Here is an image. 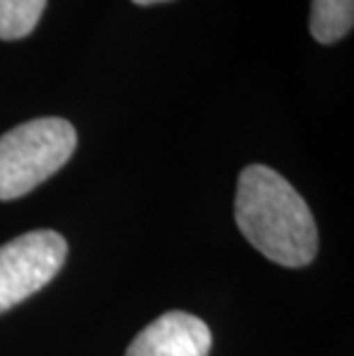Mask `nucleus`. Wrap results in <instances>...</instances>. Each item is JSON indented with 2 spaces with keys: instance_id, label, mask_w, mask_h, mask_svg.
<instances>
[{
  "instance_id": "f03ea898",
  "label": "nucleus",
  "mask_w": 354,
  "mask_h": 356,
  "mask_svg": "<svg viewBox=\"0 0 354 356\" xmlns=\"http://www.w3.org/2000/svg\"><path fill=\"white\" fill-rule=\"evenodd\" d=\"M77 129L63 118H37L0 136V200L44 184L77 149Z\"/></svg>"
},
{
  "instance_id": "20e7f679",
  "label": "nucleus",
  "mask_w": 354,
  "mask_h": 356,
  "mask_svg": "<svg viewBox=\"0 0 354 356\" xmlns=\"http://www.w3.org/2000/svg\"><path fill=\"white\" fill-rule=\"evenodd\" d=\"M212 331L200 317L170 310L131 340L124 356H207Z\"/></svg>"
},
{
  "instance_id": "423d86ee",
  "label": "nucleus",
  "mask_w": 354,
  "mask_h": 356,
  "mask_svg": "<svg viewBox=\"0 0 354 356\" xmlns=\"http://www.w3.org/2000/svg\"><path fill=\"white\" fill-rule=\"evenodd\" d=\"M49 0H0V40L17 42L40 24Z\"/></svg>"
},
{
  "instance_id": "0eeeda50",
  "label": "nucleus",
  "mask_w": 354,
  "mask_h": 356,
  "mask_svg": "<svg viewBox=\"0 0 354 356\" xmlns=\"http://www.w3.org/2000/svg\"><path fill=\"white\" fill-rule=\"evenodd\" d=\"M134 5H140V7H150V5H163V3H170V0H131Z\"/></svg>"
},
{
  "instance_id": "39448f33",
  "label": "nucleus",
  "mask_w": 354,
  "mask_h": 356,
  "mask_svg": "<svg viewBox=\"0 0 354 356\" xmlns=\"http://www.w3.org/2000/svg\"><path fill=\"white\" fill-rule=\"evenodd\" d=\"M311 35L320 44H334L354 26V0H311Z\"/></svg>"
},
{
  "instance_id": "f257e3e1",
  "label": "nucleus",
  "mask_w": 354,
  "mask_h": 356,
  "mask_svg": "<svg viewBox=\"0 0 354 356\" xmlns=\"http://www.w3.org/2000/svg\"><path fill=\"white\" fill-rule=\"evenodd\" d=\"M235 221L255 251L281 267L315 260L318 228L304 198L267 165H246L237 179Z\"/></svg>"
},
{
  "instance_id": "7ed1b4c3",
  "label": "nucleus",
  "mask_w": 354,
  "mask_h": 356,
  "mask_svg": "<svg viewBox=\"0 0 354 356\" xmlns=\"http://www.w3.org/2000/svg\"><path fill=\"white\" fill-rule=\"evenodd\" d=\"M65 260L67 241L54 230L26 232L0 246V315L47 287Z\"/></svg>"
}]
</instances>
